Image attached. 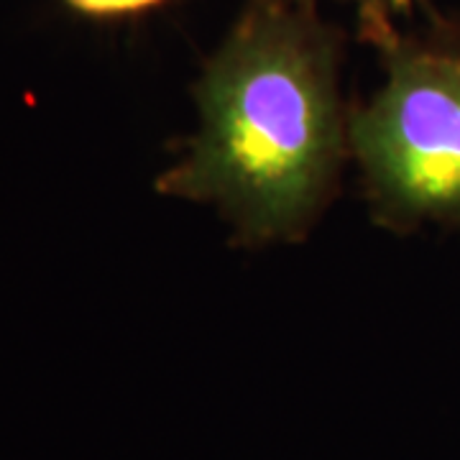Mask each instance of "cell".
I'll use <instances>...</instances> for the list:
<instances>
[{"label":"cell","mask_w":460,"mask_h":460,"mask_svg":"<svg viewBox=\"0 0 460 460\" xmlns=\"http://www.w3.org/2000/svg\"><path fill=\"white\" fill-rule=\"evenodd\" d=\"M343 49L320 5L246 0L195 83L198 136L156 190L213 205L238 246L305 241L348 156Z\"/></svg>","instance_id":"obj_1"},{"label":"cell","mask_w":460,"mask_h":460,"mask_svg":"<svg viewBox=\"0 0 460 460\" xmlns=\"http://www.w3.org/2000/svg\"><path fill=\"white\" fill-rule=\"evenodd\" d=\"M66 8L77 16L90 21H118L151 13L169 0H62Z\"/></svg>","instance_id":"obj_4"},{"label":"cell","mask_w":460,"mask_h":460,"mask_svg":"<svg viewBox=\"0 0 460 460\" xmlns=\"http://www.w3.org/2000/svg\"><path fill=\"white\" fill-rule=\"evenodd\" d=\"M292 3L320 5V0H292ZM338 3L353 5L356 18H358V39L376 47L399 26L396 21L404 13H410L411 8L422 0H338Z\"/></svg>","instance_id":"obj_3"},{"label":"cell","mask_w":460,"mask_h":460,"mask_svg":"<svg viewBox=\"0 0 460 460\" xmlns=\"http://www.w3.org/2000/svg\"><path fill=\"white\" fill-rule=\"evenodd\" d=\"M374 49L384 84L348 108V154L378 228L460 230V18L428 5L420 29Z\"/></svg>","instance_id":"obj_2"}]
</instances>
